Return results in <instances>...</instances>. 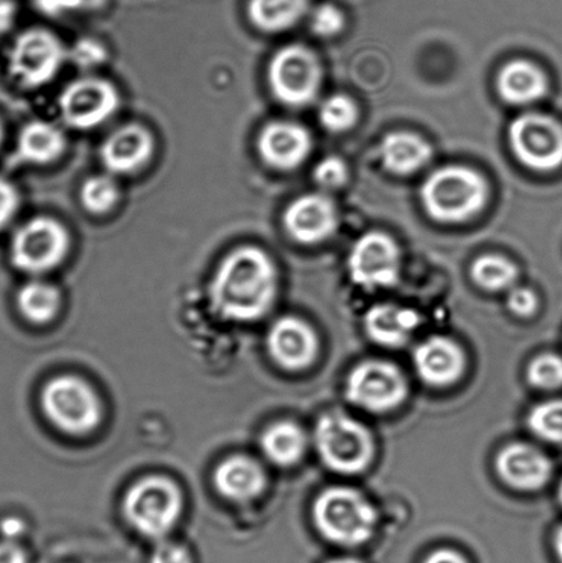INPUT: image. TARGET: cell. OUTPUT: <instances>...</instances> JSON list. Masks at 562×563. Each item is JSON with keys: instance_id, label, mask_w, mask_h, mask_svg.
<instances>
[{"instance_id": "cell-8", "label": "cell", "mask_w": 562, "mask_h": 563, "mask_svg": "<svg viewBox=\"0 0 562 563\" xmlns=\"http://www.w3.org/2000/svg\"><path fill=\"white\" fill-rule=\"evenodd\" d=\"M268 81L278 101L289 107H306L321 86V66L310 49L294 44L274 55L268 66Z\"/></svg>"}, {"instance_id": "cell-9", "label": "cell", "mask_w": 562, "mask_h": 563, "mask_svg": "<svg viewBox=\"0 0 562 563\" xmlns=\"http://www.w3.org/2000/svg\"><path fill=\"white\" fill-rule=\"evenodd\" d=\"M44 412L66 433L82 434L97 427L101 407L93 390L81 379L59 377L44 388Z\"/></svg>"}, {"instance_id": "cell-46", "label": "cell", "mask_w": 562, "mask_h": 563, "mask_svg": "<svg viewBox=\"0 0 562 563\" xmlns=\"http://www.w3.org/2000/svg\"><path fill=\"white\" fill-rule=\"evenodd\" d=\"M559 495H560V500H561V504H562V483H561V485H560Z\"/></svg>"}, {"instance_id": "cell-34", "label": "cell", "mask_w": 562, "mask_h": 563, "mask_svg": "<svg viewBox=\"0 0 562 563\" xmlns=\"http://www.w3.org/2000/svg\"><path fill=\"white\" fill-rule=\"evenodd\" d=\"M313 178H316L317 184L327 187V189H338L349 178V169H346L343 159L328 157L317 165L316 170H313Z\"/></svg>"}, {"instance_id": "cell-11", "label": "cell", "mask_w": 562, "mask_h": 563, "mask_svg": "<svg viewBox=\"0 0 562 563\" xmlns=\"http://www.w3.org/2000/svg\"><path fill=\"white\" fill-rule=\"evenodd\" d=\"M120 96L112 82L86 76L71 81L60 92V118L76 130H92L118 112Z\"/></svg>"}, {"instance_id": "cell-5", "label": "cell", "mask_w": 562, "mask_h": 563, "mask_svg": "<svg viewBox=\"0 0 562 563\" xmlns=\"http://www.w3.org/2000/svg\"><path fill=\"white\" fill-rule=\"evenodd\" d=\"M70 236L57 219L38 217L15 231L10 244L11 263L22 273L52 272L68 255Z\"/></svg>"}, {"instance_id": "cell-24", "label": "cell", "mask_w": 562, "mask_h": 563, "mask_svg": "<svg viewBox=\"0 0 562 563\" xmlns=\"http://www.w3.org/2000/svg\"><path fill=\"white\" fill-rule=\"evenodd\" d=\"M379 154L385 168L390 173L409 175L426 167L432 157V148L418 135L394 132L384 137Z\"/></svg>"}, {"instance_id": "cell-44", "label": "cell", "mask_w": 562, "mask_h": 563, "mask_svg": "<svg viewBox=\"0 0 562 563\" xmlns=\"http://www.w3.org/2000/svg\"><path fill=\"white\" fill-rule=\"evenodd\" d=\"M328 563H360L355 560H351V559H340V560H333V561H330Z\"/></svg>"}, {"instance_id": "cell-39", "label": "cell", "mask_w": 562, "mask_h": 563, "mask_svg": "<svg viewBox=\"0 0 562 563\" xmlns=\"http://www.w3.org/2000/svg\"><path fill=\"white\" fill-rule=\"evenodd\" d=\"M82 0H36L38 9L47 14L64 13V11L79 8Z\"/></svg>"}, {"instance_id": "cell-10", "label": "cell", "mask_w": 562, "mask_h": 563, "mask_svg": "<svg viewBox=\"0 0 562 563\" xmlns=\"http://www.w3.org/2000/svg\"><path fill=\"white\" fill-rule=\"evenodd\" d=\"M509 141L528 168L549 173L562 165V125L549 115H520L510 124Z\"/></svg>"}, {"instance_id": "cell-6", "label": "cell", "mask_w": 562, "mask_h": 563, "mask_svg": "<svg viewBox=\"0 0 562 563\" xmlns=\"http://www.w3.org/2000/svg\"><path fill=\"white\" fill-rule=\"evenodd\" d=\"M68 49L53 32L32 27L15 37L9 53V71L20 86L38 88L55 79Z\"/></svg>"}, {"instance_id": "cell-13", "label": "cell", "mask_w": 562, "mask_h": 563, "mask_svg": "<svg viewBox=\"0 0 562 563\" xmlns=\"http://www.w3.org/2000/svg\"><path fill=\"white\" fill-rule=\"evenodd\" d=\"M349 272L352 282L366 290L394 286L400 272L398 246L383 233L363 235L350 253Z\"/></svg>"}, {"instance_id": "cell-7", "label": "cell", "mask_w": 562, "mask_h": 563, "mask_svg": "<svg viewBox=\"0 0 562 563\" xmlns=\"http://www.w3.org/2000/svg\"><path fill=\"white\" fill-rule=\"evenodd\" d=\"M181 498L178 488L163 477H147L129 490L124 500L125 517L137 532L162 538L178 521Z\"/></svg>"}, {"instance_id": "cell-22", "label": "cell", "mask_w": 562, "mask_h": 563, "mask_svg": "<svg viewBox=\"0 0 562 563\" xmlns=\"http://www.w3.org/2000/svg\"><path fill=\"white\" fill-rule=\"evenodd\" d=\"M214 484L224 498L236 501L251 500L264 488V473L250 457L234 456L218 467Z\"/></svg>"}, {"instance_id": "cell-43", "label": "cell", "mask_w": 562, "mask_h": 563, "mask_svg": "<svg viewBox=\"0 0 562 563\" xmlns=\"http://www.w3.org/2000/svg\"><path fill=\"white\" fill-rule=\"evenodd\" d=\"M555 550H558V554L562 562V527L559 529L558 537H555Z\"/></svg>"}, {"instance_id": "cell-45", "label": "cell", "mask_w": 562, "mask_h": 563, "mask_svg": "<svg viewBox=\"0 0 562 563\" xmlns=\"http://www.w3.org/2000/svg\"><path fill=\"white\" fill-rule=\"evenodd\" d=\"M3 137H4L3 124H2V121H0V146H2Z\"/></svg>"}, {"instance_id": "cell-42", "label": "cell", "mask_w": 562, "mask_h": 563, "mask_svg": "<svg viewBox=\"0 0 562 563\" xmlns=\"http://www.w3.org/2000/svg\"><path fill=\"white\" fill-rule=\"evenodd\" d=\"M426 563H466L460 554L450 550H440L433 553Z\"/></svg>"}, {"instance_id": "cell-35", "label": "cell", "mask_w": 562, "mask_h": 563, "mask_svg": "<svg viewBox=\"0 0 562 563\" xmlns=\"http://www.w3.org/2000/svg\"><path fill=\"white\" fill-rule=\"evenodd\" d=\"M312 30L319 36L338 35L344 26V15L333 4H322L312 15Z\"/></svg>"}, {"instance_id": "cell-1", "label": "cell", "mask_w": 562, "mask_h": 563, "mask_svg": "<svg viewBox=\"0 0 562 563\" xmlns=\"http://www.w3.org/2000/svg\"><path fill=\"white\" fill-rule=\"evenodd\" d=\"M277 292V272L266 252L242 246L224 258L212 280L213 306L224 318L251 322L268 312Z\"/></svg>"}, {"instance_id": "cell-15", "label": "cell", "mask_w": 562, "mask_h": 563, "mask_svg": "<svg viewBox=\"0 0 562 563\" xmlns=\"http://www.w3.org/2000/svg\"><path fill=\"white\" fill-rule=\"evenodd\" d=\"M257 148L269 167L290 170L306 162L311 152V137L299 124L274 121L262 130Z\"/></svg>"}, {"instance_id": "cell-36", "label": "cell", "mask_w": 562, "mask_h": 563, "mask_svg": "<svg viewBox=\"0 0 562 563\" xmlns=\"http://www.w3.org/2000/svg\"><path fill=\"white\" fill-rule=\"evenodd\" d=\"M20 195L15 186L0 176V230L13 222L20 208Z\"/></svg>"}, {"instance_id": "cell-18", "label": "cell", "mask_w": 562, "mask_h": 563, "mask_svg": "<svg viewBox=\"0 0 562 563\" xmlns=\"http://www.w3.org/2000/svg\"><path fill=\"white\" fill-rule=\"evenodd\" d=\"M497 468L506 483L525 490L542 488L552 474L548 457L526 444H511L500 452Z\"/></svg>"}, {"instance_id": "cell-20", "label": "cell", "mask_w": 562, "mask_h": 563, "mask_svg": "<svg viewBox=\"0 0 562 563\" xmlns=\"http://www.w3.org/2000/svg\"><path fill=\"white\" fill-rule=\"evenodd\" d=\"M420 324V317L412 309L382 303L367 312L365 325L367 334L377 344L399 347L410 340Z\"/></svg>"}, {"instance_id": "cell-32", "label": "cell", "mask_w": 562, "mask_h": 563, "mask_svg": "<svg viewBox=\"0 0 562 563\" xmlns=\"http://www.w3.org/2000/svg\"><path fill=\"white\" fill-rule=\"evenodd\" d=\"M528 379L539 389H559L562 386V358L555 355H542L528 368Z\"/></svg>"}, {"instance_id": "cell-38", "label": "cell", "mask_w": 562, "mask_h": 563, "mask_svg": "<svg viewBox=\"0 0 562 563\" xmlns=\"http://www.w3.org/2000/svg\"><path fill=\"white\" fill-rule=\"evenodd\" d=\"M152 563H190L189 553L174 543L157 545L152 555Z\"/></svg>"}, {"instance_id": "cell-12", "label": "cell", "mask_w": 562, "mask_h": 563, "mask_svg": "<svg viewBox=\"0 0 562 563\" xmlns=\"http://www.w3.org/2000/svg\"><path fill=\"white\" fill-rule=\"evenodd\" d=\"M406 394L404 374L390 363H363L351 373L346 383V399L372 412L393 410L405 400Z\"/></svg>"}, {"instance_id": "cell-25", "label": "cell", "mask_w": 562, "mask_h": 563, "mask_svg": "<svg viewBox=\"0 0 562 563\" xmlns=\"http://www.w3.org/2000/svg\"><path fill=\"white\" fill-rule=\"evenodd\" d=\"M307 5L308 0H251L247 14L258 30L283 32L297 24Z\"/></svg>"}, {"instance_id": "cell-23", "label": "cell", "mask_w": 562, "mask_h": 563, "mask_svg": "<svg viewBox=\"0 0 562 563\" xmlns=\"http://www.w3.org/2000/svg\"><path fill=\"white\" fill-rule=\"evenodd\" d=\"M498 91L508 103L528 104L547 93L548 81L536 65L527 60H514L499 71Z\"/></svg>"}, {"instance_id": "cell-30", "label": "cell", "mask_w": 562, "mask_h": 563, "mask_svg": "<svg viewBox=\"0 0 562 563\" xmlns=\"http://www.w3.org/2000/svg\"><path fill=\"white\" fill-rule=\"evenodd\" d=\"M528 424L538 438L562 444V400L547 401L533 408Z\"/></svg>"}, {"instance_id": "cell-40", "label": "cell", "mask_w": 562, "mask_h": 563, "mask_svg": "<svg viewBox=\"0 0 562 563\" xmlns=\"http://www.w3.org/2000/svg\"><path fill=\"white\" fill-rule=\"evenodd\" d=\"M16 5L14 0H0V38L14 25Z\"/></svg>"}, {"instance_id": "cell-17", "label": "cell", "mask_w": 562, "mask_h": 563, "mask_svg": "<svg viewBox=\"0 0 562 563\" xmlns=\"http://www.w3.org/2000/svg\"><path fill=\"white\" fill-rule=\"evenodd\" d=\"M268 350L280 366L305 368L317 356V336L300 319L283 318L269 330Z\"/></svg>"}, {"instance_id": "cell-27", "label": "cell", "mask_w": 562, "mask_h": 563, "mask_svg": "<svg viewBox=\"0 0 562 563\" xmlns=\"http://www.w3.org/2000/svg\"><path fill=\"white\" fill-rule=\"evenodd\" d=\"M22 314L31 322L44 323L55 317L60 302L57 287L42 280L27 282L16 297Z\"/></svg>"}, {"instance_id": "cell-16", "label": "cell", "mask_w": 562, "mask_h": 563, "mask_svg": "<svg viewBox=\"0 0 562 563\" xmlns=\"http://www.w3.org/2000/svg\"><path fill=\"white\" fill-rule=\"evenodd\" d=\"M154 152L151 131L140 124L115 130L102 143L101 159L110 174H132L145 167Z\"/></svg>"}, {"instance_id": "cell-14", "label": "cell", "mask_w": 562, "mask_h": 563, "mask_svg": "<svg viewBox=\"0 0 562 563\" xmlns=\"http://www.w3.org/2000/svg\"><path fill=\"white\" fill-rule=\"evenodd\" d=\"M338 211L328 197L308 195L297 198L286 209L284 223L291 239L300 244H318L338 228Z\"/></svg>"}, {"instance_id": "cell-41", "label": "cell", "mask_w": 562, "mask_h": 563, "mask_svg": "<svg viewBox=\"0 0 562 563\" xmlns=\"http://www.w3.org/2000/svg\"><path fill=\"white\" fill-rule=\"evenodd\" d=\"M0 563H26L25 555L13 543H0Z\"/></svg>"}, {"instance_id": "cell-29", "label": "cell", "mask_w": 562, "mask_h": 563, "mask_svg": "<svg viewBox=\"0 0 562 563\" xmlns=\"http://www.w3.org/2000/svg\"><path fill=\"white\" fill-rule=\"evenodd\" d=\"M120 190L110 175H96L88 178L81 186L80 200L82 207L93 214L112 211L119 202Z\"/></svg>"}, {"instance_id": "cell-21", "label": "cell", "mask_w": 562, "mask_h": 563, "mask_svg": "<svg viewBox=\"0 0 562 563\" xmlns=\"http://www.w3.org/2000/svg\"><path fill=\"white\" fill-rule=\"evenodd\" d=\"M66 148V137L57 125L35 120L24 125L16 141V154L22 162L46 165L57 162Z\"/></svg>"}, {"instance_id": "cell-33", "label": "cell", "mask_w": 562, "mask_h": 563, "mask_svg": "<svg viewBox=\"0 0 562 563\" xmlns=\"http://www.w3.org/2000/svg\"><path fill=\"white\" fill-rule=\"evenodd\" d=\"M68 58L80 69H92L102 65L108 58L107 48L92 38H81L68 49Z\"/></svg>"}, {"instance_id": "cell-28", "label": "cell", "mask_w": 562, "mask_h": 563, "mask_svg": "<svg viewBox=\"0 0 562 563\" xmlns=\"http://www.w3.org/2000/svg\"><path fill=\"white\" fill-rule=\"evenodd\" d=\"M472 278L483 289L499 291L515 284L517 269L504 257L487 255L478 257L473 264Z\"/></svg>"}, {"instance_id": "cell-19", "label": "cell", "mask_w": 562, "mask_h": 563, "mask_svg": "<svg viewBox=\"0 0 562 563\" xmlns=\"http://www.w3.org/2000/svg\"><path fill=\"white\" fill-rule=\"evenodd\" d=\"M415 363L427 384L445 386L455 383L464 372V353L454 341L432 336L417 347Z\"/></svg>"}, {"instance_id": "cell-31", "label": "cell", "mask_w": 562, "mask_h": 563, "mask_svg": "<svg viewBox=\"0 0 562 563\" xmlns=\"http://www.w3.org/2000/svg\"><path fill=\"white\" fill-rule=\"evenodd\" d=\"M319 118L324 129L344 132L356 123L357 110L349 97L334 96L323 102Z\"/></svg>"}, {"instance_id": "cell-26", "label": "cell", "mask_w": 562, "mask_h": 563, "mask_svg": "<svg viewBox=\"0 0 562 563\" xmlns=\"http://www.w3.org/2000/svg\"><path fill=\"white\" fill-rule=\"evenodd\" d=\"M262 449L275 465H295L305 454L306 435L295 423L279 422L264 433Z\"/></svg>"}, {"instance_id": "cell-2", "label": "cell", "mask_w": 562, "mask_h": 563, "mask_svg": "<svg viewBox=\"0 0 562 563\" xmlns=\"http://www.w3.org/2000/svg\"><path fill=\"white\" fill-rule=\"evenodd\" d=\"M421 200L429 217L438 222H465L486 206L487 185L475 170L453 165L429 176L422 185Z\"/></svg>"}, {"instance_id": "cell-4", "label": "cell", "mask_w": 562, "mask_h": 563, "mask_svg": "<svg viewBox=\"0 0 562 563\" xmlns=\"http://www.w3.org/2000/svg\"><path fill=\"white\" fill-rule=\"evenodd\" d=\"M316 443L322 461L334 472L365 471L374 454L371 433L345 413L329 412L319 419Z\"/></svg>"}, {"instance_id": "cell-37", "label": "cell", "mask_w": 562, "mask_h": 563, "mask_svg": "<svg viewBox=\"0 0 562 563\" xmlns=\"http://www.w3.org/2000/svg\"><path fill=\"white\" fill-rule=\"evenodd\" d=\"M537 306V296L530 289L520 287V289H515L510 292L509 307L511 311L520 314V317H530V314L536 312Z\"/></svg>"}, {"instance_id": "cell-3", "label": "cell", "mask_w": 562, "mask_h": 563, "mask_svg": "<svg viewBox=\"0 0 562 563\" xmlns=\"http://www.w3.org/2000/svg\"><path fill=\"white\" fill-rule=\"evenodd\" d=\"M319 532L329 542L357 545L372 538L377 515L360 493L350 488H332L319 496L313 507Z\"/></svg>"}]
</instances>
